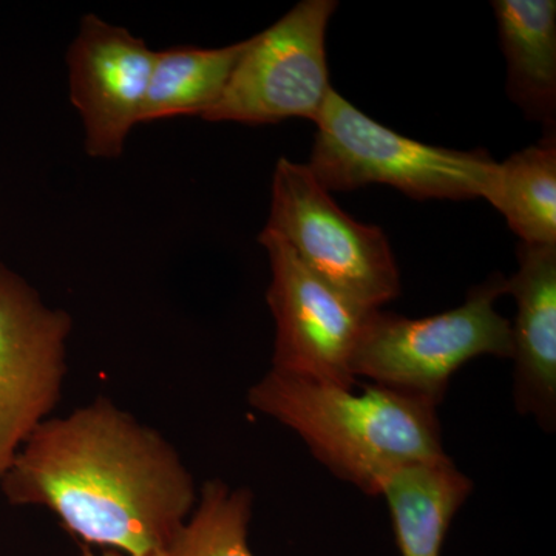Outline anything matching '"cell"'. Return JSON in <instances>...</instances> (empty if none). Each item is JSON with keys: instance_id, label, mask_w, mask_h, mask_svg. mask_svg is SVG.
Wrapping results in <instances>:
<instances>
[{"instance_id": "1", "label": "cell", "mask_w": 556, "mask_h": 556, "mask_svg": "<svg viewBox=\"0 0 556 556\" xmlns=\"http://www.w3.org/2000/svg\"><path fill=\"white\" fill-rule=\"evenodd\" d=\"M0 490L47 508L83 546L130 556L166 552L199 500L174 444L104 396L43 422Z\"/></svg>"}, {"instance_id": "2", "label": "cell", "mask_w": 556, "mask_h": 556, "mask_svg": "<svg viewBox=\"0 0 556 556\" xmlns=\"http://www.w3.org/2000/svg\"><path fill=\"white\" fill-rule=\"evenodd\" d=\"M354 387L269 369L248 402L295 431L331 473L365 495L380 496L404 468L448 459L437 407L376 383Z\"/></svg>"}, {"instance_id": "3", "label": "cell", "mask_w": 556, "mask_h": 556, "mask_svg": "<svg viewBox=\"0 0 556 556\" xmlns=\"http://www.w3.org/2000/svg\"><path fill=\"white\" fill-rule=\"evenodd\" d=\"M309 170L331 192L393 186L416 200H471L486 195L497 163L485 150L424 144L388 129L332 89L316 121Z\"/></svg>"}, {"instance_id": "4", "label": "cell", "mask_w": 556, "mask_h": 556, "mask_svg": "<svg viewBox=\"0 0 556 556\" xmlns=\"http://www.w3.org/2000/svg\"><path fill=\"white\" fill-rule=\"evenodd\" d=\"M507 278L490 277L447 313L408 318L371 311L351 358L354 378L420 399L438 408L453 375L482 356L511 357V324L495 309Z\"/></svg>"}, {"instance_id": "5", "label": "cell", "mask_w": 556, "mask_h": 556, "mask_svg": "<svg viewBox=\"0 0 556 556\" xmlns=\"http://www.w3.org/2000/svg\"><path fill=\"white\" fill-rule=\"evenodd\" d=\"M265 229L362 309H380L401 294L396 260L383 230L343 212L305 164L278 160Z\"/></svg>"}, {"instance_id": "6", "label": "cell", "mask_w": 556, "mask_h": 556, "mask_svg": "<svg viewBox=\"0 0 556 556\" xmlns=\"http://www.w3.org/2000/svg\"><path fill=\"white\" fill-rule=\"evenodd\" d=\"M339 3L303 0L268 30L248 39L228 87L204 121L248 126L316 121L327 101V30Z\"/></svg>"}, {"instance_id": "7", "label": "cell", "mask_w": 556, "mask_h": 556, "mask_svg": "<svg viewBox=\"0 0 556 556\" xmlns=\"http://www.w3.org/2000/svg\"><path fill=\"white\" fill-rule=\"evenodd\" d=\"M72 329L67 311L0 262V481L60 405Z\"/></svg>"}, {"instance_id": "8", "label": "cell", "mask_w": 556, "mask_h": 556, "mask_svg": "<svg viewBox=\"0 0 556 556\" xmlns=\"http://www.w3.org/2000/svg\"><path fill=\"white\" fill-rule=\"evenodd\" d=\"M258 243L270 263L266 300L276 324L270 369L340 387L356 386L351 358L371 311L362 309L311 273L273 230L263 229Z\"/></svg>"}, {"instance_id": "9", "label": "cell", "mask_w": 556, "mask_h": 556, "mask_svg": "<svg viewBox=\"0 0 556 556\" xmlns=\"http://www.w3.org/2000/svg\"><path fill=\"white\" fill-rule=\"evenodd\" d=\"M155 50L127 28L87 14L67 50L70 101L87 155L115 160L141 124Z\"/></svg>"}, {"instance_id": "10", "label": "cell", "mask_w": 556, "mask_h": 556, "mask_svg": "<svg viewBox=\"0 0 556 556\" xmlns=\"http://www.w3.org/2000/svg\"><path fill=\"white\" fill-rule=\"evenodd\" d=\"M519 268L507 280L517 300L511 325L515 404L544 430L556 422V244L519 243Z\"/></svg>"}, {"instance_id": "11", "label": "cell", "mask_w": 556, "mask_h": 556, "mask_svg": "<svg viewBox=\"0 0 556 556\" xmlns=\"http://www.w3.org/2000/svg\"><path fill=\"white\" fill-rule=\"evenodd\" d=\"M501 49L507 60V91L527 119L546 130L556 121L555 0H495Z\"/></svg>"}, {"instance_id": "12", "label": "cell", "mask_w": 556, "mask_h": 556, "mask_svg": "<svg viewBox=\"0 0 556 556\" xmlns=\"http://www.w3.org/2000/svg\"><path fill=\"white\" fill-rule=\"evenodd\" d=\"M473 482L453 460L404 468L383 485L401 556H442L453 518Z\"/></svg>"}, {"instance_id": "13", "label": "cell", "mask_w": 556, "mask_h": 556, "mask_svg": "<svg viewBox=\"0 0 556 556\" xmlns=\"http://www.w3.org/2000/svg\"><path fill=\"white\" fill-rule=\"evenodd\" d=\"M248 39L218 49L175 46L155 51L141 124L200 116L225 93Z\"/></svg>"}, {"instance_id": "14", "label": "cell", "mask_w": 556, "mask_h": 556, "mask_svg": "<svg viewBox=\"0 0 556 556\" xmlns=\"http://www.w3.org/2000/svg\"><path fill=\"white\" fill-rule=\"evenodd\" d=\"M484 199L506 217L522 243L556 244L555 129L497 164Z\"/></svg>"}, {"instance_id": "15", "label": "cell", "mask_w": 556, "mask_h": 556, "mask_svg": "<svg viewBox=\"0 0 556 556\" xmlns=\"http://www.w3.org/2000/svg\"><path fill=\"white\" fill-rule=\"evenodd\" d=\"M254 495L211 479L199 492L188 521L174 538L169 556H254L248 544Z\"/></svg>"}, {"instance_id": "16", "label": "cell", "mask_w": 556, "mask_h": 556, "mask_svg": "<svg viewBox=\"0 0 556 556\" xmlns=\"http://www.w3.org/2000/svg\"><path fill=\"white\" fill-rule=\"evenodd\" d=\"M83 556H130V555L121 554V552H116V551H102V552H100V554H98V552L91 551L90 547L83 546ZM148 556H169V554H167V551H166V552H160V554H153V555H148Z\"/></svg>"}]
</instances>
